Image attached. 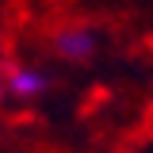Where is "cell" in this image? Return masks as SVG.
Segmentation results:
<instances>
[{"instance_id": "obj_1", "label": "cell", "mask_w": 153, "mask_h": 153, "mask_svg": "<svg viewBox=\"0 0 153 153\" xmlns=\"http://www.w3.org/2000/svg\"><path fill=\"white\" fill-rule=\"evenodd\" d=\"M57 54L69 57V61H88L96 54V35L88 27H65L57 35Z\"/></svg>"}, {"instance_id": "obj_2", "label": "cell", "mask_w": 153, "mask_h": 153, "mask_svg": "<svg viewBox=\"0 0 153 153\" xmlns=\"http://www.w3.org/2000/svg\"><path fill=\"white\" fill-rule=\"evenodd\" d=\"M0 76H4V88H12V96H19V100H31V96H38L46 88V76L38 69H27V65H12Z\"/></svg>"}, {"instance_id": "obj_3", "label": "cell", "mask_w": 153, "mask_h": 153, "mask_svg": "<svg viewBox=\"0 0 153 153\" xmlns=\"http://www.w3.org/2000/svg\"><path fill=\"white\" fill-rule=\"evenodd\" d=\"M0 96H4V76H0Z\"/></svg>"}]
</instances>
